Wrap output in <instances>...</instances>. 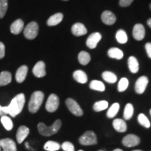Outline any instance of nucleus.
I'll return each mask as SVG.
<instances>
[{"instance_id":"obj_6","label":"nucleus","mask_w":151,"mask_h":151,"mask_svg":"<svg viewBox=\"0 0 151 151\" xmlns=\"http://www.w3.org/2000/svg\"><path fill=\"white\" fill-rule=\"evenodd\" d=\"M60 104L59 97L55 94H51L49 96L46 104V109L48 112L53 113L58 110Z\"/></svg>"},{"instance_id":"obj_42","label":"nucleus","mask_w":151,"mask_h":151,"mask_svg":"<svg viewBox=\"0 0 151 151\" xmlns=\"http://www.w3.org/2000/svg\"><path fill=\"white\" fill-rule=\"evenodd\" d=\"M113 151H123L122 150V149H120V148H117V149H115Z\"/></svg>"},{"instance_id":"obj_32","label":"nucleus","mask_w":151,"mask_h":151,"mask_svg":"<svg viewBox=\"0 0 151 151\" xmlns=\"http://www.w3.org/2000/svg\"><path fill=\"white\" fill-rule=\"evenodd\" d=\"M119 109H120V104L118 103H114L109 108L108 112L106 113V116L109 118H113L116 116Z\"/></svg>"},{"instance_id":"obj_38","label":"nucleus","mask_w":151,"mask_h":151,"mask_svg":"<svg viewBox=\"0 0 151 151\" xmlns=\"http://www.w3.org/2000/svg\"><path fill=\"white\" fill-rule=\"evenodd\" d=\"M134 0H120L119 4L122 7H127L131 4Z\"/></svg>"},{"instance_id":"obj_43","label":"nucleus","mask_w":151,"mask_h":151,"mask_svg":"<svg viewBox=\"0 0 151 151\" xmlns=\"http://www.w3.org/2000/svg\"><path fill=\"white\" fill-rule=\"evenodd\" d=\"M133 151H143V150H133Z\"/></svg>"},{"instance_id":"obj_18","label":"nucleus","mask_w":151,"mask_h":151,"mask_svg":"<svg viewBox=\"0 0 151 151\" xmlns=\"http://www.w3.org/2000/svg\"><path fill=\"white\" fill-rule=\"evenodd\" d=\"M28 72V67L26 65H22L18 68L16 73V80L19 83H21L25 80Z\"/></svg>"},{"instance_id":"obj_13","label":"nucleus","mask_w":151,"mask_h":151,"mask_svg":"<svg viewBox=\"0 0 151 151\" xmlns=\"http://www.w3.org/2000/svg\"><path fill=\"white\" fill-rule=\"evenodd\" d=\"M145 35H146V31L143 24H135L133 28V32H132V35L136 40L141 41L144 39Z\"/></svg>"},{"instance_id":"obj_37","label":"nucleus","mask_w":151,"mask_h":151,"mask_svg":"<svg viewBox=\"0 0 151 151\" xmlns=\"http://www.w3.org/2000/svg\"><path fill=\"white\" fill-rule=\"evenodd\" d=\"M62 148L64 151H75L74 146L69 141H65L62 144Z\"/></svg>"},{"instance_id":"obj_19","label":"nucleus","mask_w":151,"mask_h":151,"mask_svg":"<svg viewBox=\"0 0 151 151\" xmlns=\"http://www.w3.org/2000/svg\"><path fill=\"white\" fill-rule=\"evenodd\" d=\"M113 126L114 129L119 132H125L127 129V124L122 119H115L113 122Z\"/></svg>"},{"instance_id":"obj_16","label":"nucleus","mask_w":151,"mask_h":151,"mask_svg":"<svg viewBox=\"0 0 151 151\" xmlns=\"http://www.w3.org/2000/svg\"><path fill=\"white\" fill-rule=\"evenodd\" d=\"M29 129L26 126H20L18 128L16 133V139L18 143H21L24 141L26 137L29 135Z\"/></svg>"},{"instance_id":"obj_8","label":"nucleus","mask_w":151,"mask_h":151,"mask_svg":"<svg viewBox=\"0 0 151 151\" xmlns=\"http://www.w3.org/2000/svg\"><path fill=\"white\" fill-rule=\"evenodd\" d=\"M141 142L140 138L137 137L135 134H128L125 136L122 139V144L124 146L128 147V148H131V147L137 146Z\"/></svg>"},{"instance_id":"obj_30","label":"nucleus","mask_w":151,"mask_h":151,"mask_svg":"<svg viewBox=\"0 0 151 151\" xmlns=\"http://www.w3.org/2000/svg\"><path fill=\"white\" fill-rule=\"evenodd\" d=\"M109 106V103L108 101H105V100H102V101H97L94 104L93 106V109L96 112H100V111H102L105 109H106Z\"/></svg>"},{"instance_id":"obj_29","label":"nucleus","mask_w":151,"mask_h":151,"mask_svg":"<svg viewBox=\"0 0 151 151\" xmlns=\"http://www.w3.org/2000/svg\"><path fill=\"white\" fill-rule=\"evenodd\" d=\"M91 57L90 54L86 51H81L78 54V61L82 65H86L89 63Z\"/></svg>"},{"instance_id":"obj_45","label":"nucleus","mask_w":151,"mask_h":151,"mask_svg":"<svg viewBox=\"0 0 151 151\" xmlns=\"http://www.w3.org/2000/svg\"><path fill=\"white\" fill-rule=\"evenodd\" d=\"M150 115H151V109H150Z\"/></svg>"},{"instance_id":"obj_28","label":"nucleus","mask_w":151,"mask_h":151,"mask_svg":"<svg viewBox=\"0 0 151 151\" xmlns=\"http://www.w3.org/2000/svg\"><path fill=\"white\" fill-rule=\"evenodd\" d=\"M102 78L109 83H114L117 81V76L114 73L111 71H104L102 73Z\"/></svg>"},{"instance_id":"obj_15","label":"nucleus","mask_w":151,"mask_h":151,"mask_svg":"<svg viewBox=\"0 0 151 151\" xmlns=\"http://www.w3.org/2000/svg\"><path fill=\"white\" fill-rule=\"evenodd\" d=\"M71 32L73 35L76 36V37H80L86 35L88 32L86 27H85L83 24L80 23V22H77L75 23L71 27Z\"/></svg>"},{"instance_id":"obj_44","label":"nucleus","mask_w":151,"mask_h":151,"mask_svg":"<svg viewBox=\"0 0 151 151\" xmlns=\"http://www.w3.org/2000/svg\"><path fill=\"white\" fill-rule=\"evenodd\" d=\"M78 151H83V150H79Z\"/></svg>"},{"instance_id":"obj_48","label":"nucleus","mask_w":151,"mask_h":151,"mask_svg":"<svg viewBox=\"0 0 151 151\" xmlns=\"http://www.w3.org/2000/svg\"><path fill=\"white\" fill-rule=\"evenodd\" d=\"M0 150H1V148H0Z\"/></svg>"},{"instance_id":"obj_21","label":"nucleus","mask_w":151,"mask_h":151,"mask_svg":"<svg viewBox=\"0 0 151 151\" xmlns=\"http://www.w3.org/2000/svg\"><path fill=\"white\" fill-rule=\"evenodd\" d=\"M73 78L75 79L79 83L84 84L86 83L88 81V76L87 74L82 70H77L73 73Z\"/></svg>"},{"instance_id":"obj_26","label":"nucleus","mask_w":151,"mask_h":151,"mask_svg":"<svg viewBox=\"0 0 151 151\" xmlns=\"http://www.w3.org/2000/svg\"><path fill=\"white\" fill-rule=\"evenodd\" d=\"M90 88L92 90H97L99 92H104L105 90V86L101 81L94 80L92 81L90 83Z\"/></svg>"},{"instance_id":"obj_33","label":"nucleus","mask_w":151,"mask_h":151,"mask_svg":"<svg viewBox=\"0 0 151 151\" xmlns=\"http://www.w3.org/2000/svg\"><path fill=\"white\" fill-rule=\"evenodd\" d=\"M134 113V107L132 104H127L124 110V118L125 120H130Z\"/></svg>"},{"instance_id":"obj_11","label":"nucleus","mask_w":151,"mask_h":151,"mask_svg":"<svg viewBox=\"0 0 151 151\" xmlns=\"http://www.w3.org/2000/svg\"><path fill=\"white\" fill-rule=\"evenodd\" d=\"M0 147L3 148V151H17L15 141L9 138L0 140Z\"/></svg>"},{"instance_id":"obj_24","label":"nucleus","mask_w":151,"mask_h":151,"mask_svg":"<svg viewBox=\"0 0 151 151\" xmlns=\"http://www.w3.org/2000/svg\"><path fill=\"white\" fill-rule=\"evenodd\" d=\"M108 55L111 58L116 60H121L123 58V52L118 48H111L109 50Z\"/></svg>"},{"instance_id":"obj_40","label":"nucleus","mask_w":151,"mask_h":151,"mask_svg":"<svg viewBox=\"0 0 151 151\" xmlns=\"http://www.w3.org/2000/svg\"><path fill=\"white\" fill-rule=\"evenodd\" d=\"M146 50L147 54L151 59V43H147L146 44Z\"/></svg>"},{"instance_id":"obj_3","label":"nucleus","mask_w":151,"mask_h":151,"mask_svg":"<svg viewBox=\"0 0 151 151\" xmlns=\"http://www.w3.org/2000/svg\"><path fill=\"white\" fill-rule=\"evenodd\" d=\"M43 99H44V94L41 91H36L32 94L30 98L28 109L29 112L35 113L40 109L42 104Z\"/></svg>"},{"instance_id":"obj_10","label":"nucleus","mask_w":151,"mask_h":151,"mask_svg":"<svg viewBox=\"0 0 151 151\" xmlns=\"http://www.w3.org/2000/svg\"><path fill=\"white\" fill-rule=\"evenodd\" d=\"M101 39V34L99 32H94L88 37L86 41L87 46L89 48L94 49L97 47L98 43Z\"/></svg>"},{"instance_id":"obj_35","label":"nucleus","mask_w":151,"mask_h":151,"mask_svg":"<svg viewBox=\"0 0 151 151\" xmlns=\"http://www.w3.org/2000/svg\"><path fill=\"white\" fill-rule=\"evenodd\" d=\"M128 86H129V81H128V79L126 78H122L118 83V91L120 92L125 91L128 88Z\"/></svg>"},{"instance_id":"obj_4","label":"nucleus","mask_w":151,"mask_h":151,"mask_svg":"<svg viewBox=\"0 0 151 151\" xmlns=\"http://www.w3.org/2000/svg\"><path fill=\"white\" fill-rule=\"evenodd\" d=\"M79 143L83 146H92L97 143V138L92 131H87L79 138Z\"/></svg>"},{"instance_id":"obj_23","label":"nucleus","mask_w":151,"mask_h":151,"mask_svg":"<svg viewBox=\"0 0 151 151\" xmlns=\"http://www.w3.org/2000/svg\"><path fill=\"white\" fill-rule=\"evenodd\" d=\"M12 81V76L9 71H2L0 73V86L9 85Z\"/></svg>"},{"instance_id":"obj_34","label":"nucleus","mask_w":151,"mask_h":151,"mask_svg":"<svg viewBox=\"0 0 151 151\" xmlns=\"http://www.w3.org/2000/svg\"><path fill=\"white\" fill-rule=\"evenodd\" d=\"M138 121H139L141 125L143 126L144 127L149 128L150 127V121H149L148 118L143 113H141V114L139 115V116H138Z\"/></svg>"},{"instance_id":"obj_39","label":"nucleus","mask_w":151,"mask_h":151,"mask_svg":"<svg viewBox=\"0 0 151 151\" xmlns=\"http://www.w3.org/2000/svg\"><path fill=\"white\" fill-rule=\"evenodd\" d=\"M5 55V46L2 42L0 41V59L2 58Z\"/></svg>"},{"instance_id":"obj_31","label":"nucleus","mask_w":151,"mask_h":151,"mask_svg":"<svg viewBox=\"0 0 151 151\" xmlns=\"http://www.w3.org/2000/svg\"><path fill=\"white\" fill-rule=\"evenodd\" d=\"M116 37L117 41H118L120 43H121V44H124V43L127 42V35L123 29H119L118 31L117 32Z\"/></svg>"},{"instance_id":"obj_12","label":"nucleus","mask_w":151,"mask_h":151,"mask_svg":"<svg viewBox=\"0 0 151 151\" xmlns=\"http://www.w3.org/2000/svg\"><path fill=\"white\" fill-rule=\"evenodd\" d=\"M32 72L37 78H42L46 74V65L43 61H39L33 68Z\"/></svg>"},{"instance_id":"obj_25","label":"nucleus","mask_w":151,"mask_h":151,"mask_svg":"<svg viewBox=\"0 0 151 151\" xmlns=\"http://www.w3.org/2000/svg\"><path fill=\"white\" fill-rule=\"evenodd\" d=\"M61 148V146L58 142L52 141H49L44 144L43 148L47 151H57Z\"/></svg>"},{"instance_id":"obj_7","label":"nucleus","mask_w":151,"mask_h":151,"mask_svg":"<svg viewBox=\"0 0 151 151\" xmlns=\"http://www.w3.org/2000/svg\"><path fill=\"white\" fill-rule=\"evenodd\" d=\"M66 105H67L68 109L71 111V113L76 116H81L83 114V111L81 106L74 99L71 98H68L66 100Z\"/></svg>"},{"instance_id":"obj_41","label":"nucleus","mask_w":151,"mask_h":151,"mask_svg":"<svg viewBox=\"0 0 151 151\" xmlns=\"http://www.w3.org/2000/svg\"><path fill=\"white\" fill-rule=\"evenodd\" d=\"M147 23H148L149 27L151 28V18L148 19V21H147Z\"/></svg>"},{"instance_id":"obj_36","label":"nucleus","mask_w":151,"mask_h":151,"mask_svg":"<svg viewBox=\"0 0 151 151\" xmlns=\"http://www.w3.org/2000/svg\"><path fill=\"white\" fill-rule=\"evenodd\" d=\"M8 9V0H0V19L4 18Z\"/></svg>"},{"instance_id":"obj_22","label":"nucleus","mask_w":151,"mask_h":151,"mask_svg":"<svg viewBox=\"0 0 151 151\" xmlns=\"http://www.w3.org/2000/svg\"><path fill=\"white\" fill-rule=\"evenodd\" d=\"M128 67L130 71L133 73H136L139 71V65L138 60L135 57L131 56L128 59Z\"/></svg>"},{"instance_id":"obj_47","label":"nucleus","mask_w":151,"mask_h":151,"mask_svg":"<svg viewBox=\"0 0 151 151\" xmlns=\"http://www.w3.org/2000/svg\"><path fill=\"white\" fill-rule=\"evenodd\" d=\"M64 1H68V0H64Z\"/></svg>"},{"instance_id":"obj_46","label":"nucleus","mask_w":151,"mask_h":151,"mask_svg":"<svg viewBox=\"0 0 151 151\" xmlns=\"http://www.w3.org/2000/svg\"><path fill=\"white\" fill-rule=\"evenodd\" d=\"M150 9H151V4H150Z\"/></svg>"},{"instance_id":"obj_20","label":"nucleus","mask_w":151,"mask_h":151,"mask_svg":"<svg viewBox=\"0 0 151 151\" xmlns=\"http://www.w3.org/2000/svg\"><path fill=\"white\" fill-rule=\"evenodd\" d=\"M63 14L62 13H58V14L52 15L48 18L47 24L48 26H55L62 22V20H63Z\"/></svg>"},{"instance_id":"obj_2","label":"nucleus","mask_w":151,"mask_h":151,"mask_svg":"<svg viewBox=\"0 0 151 151\" xmlns=\"http://www.w3.org/2000/svg\"><path fill=\"white\" fill-rule=\"evenodd\" d=\"M62 126V122L60 120H57L50 127H48L43 122H39L38 124V130L41 135L45 137H50L58 133Z\"/></svg>"},{"instance_id":"obj_5","label":"nucleus","mask_w":151,"mask_h":151,"mask_svg":"<svg viewBox=\"0 0 151 151\" xmlns=\"http://www.w3.org/2000/svg\"><path fill=\"white\" fill-rule=\"evenodd\" d=\"M39 33V25L36 22H31L24 27V36L26 39L32 40L37 37Z\"/></svg>"},{"instance_id":"obj_17","label":"nucleus","mask_w":151,"mask_h":151,"mask_svg":"<svg viewBox=\"0 0 151 151\" xmlns=\"http://www.w3.org/2000/svg\"><path fill=\"white\" fill-rule=\"evenodd\" d=\"M24 29V22L21 19H18L15 20L12 24H11L10 30L11 32L14 35H19Z\"/></svg>"},{"instance_id":"obj_1","label":"nucleus","mask_w":151,"mask_h":151,"mask_svg":"<svg viewBox=\"0 0 151 151\" xmlns=\"http://www.w3.org/2000/svg\"><path fill=\"white\" fill-rule=\"evenodd\" d=\"M25 103V97L23 93L16 95L11 100V103L7 106H1V110L4 115L9 114L11 117H16L22 112Z\"/></svg>"},{"instance_id":"obj_9","label":"nucleus","mask_w":151,"mask_h":151,"mask_svg":"<svg viewBox=\"0 0 151 151\" xmlns=\"http://www.w3.org/2000/svg\"><path fill=\"white\" fill-rule=\"evenodd\" d=\"M148 84V78L143 76L138 78L135 84V90L137 93L141 94H143L146 89V87Z\"/></svg>"},{"instance_id":"obj_14","label":"nucleus","mask_w":151,"mask_h":151,"mask_svg":"<svg viewBox=\"0 0 151 151\" xmlns=\"http://www.w3.org/2000/svg\"><path fill=\"white\" fill-rule=\"evenodd\" d=\"M104 23L108 25H112L116 21V17L113 13L110 11H104L101 16Z\"/></svg>"},{"instance_id":"obj_27","label":"nucleus","mask_w":151,"mask_h":151,"mask_svg":"<svg viewBox=\"0 0 151 151\" xmlns=\"http://www.w3.org/2000/svg\"><path fill=\"white\" fill-rule=\"evenodd\" d=\"M1 122L3 124L4 127L6 130H8V131H10V130L13 129L14 124H13V121L10 117L7 116L6 115L2 116L1 118Z\"/></svg>"}]
</instances>
